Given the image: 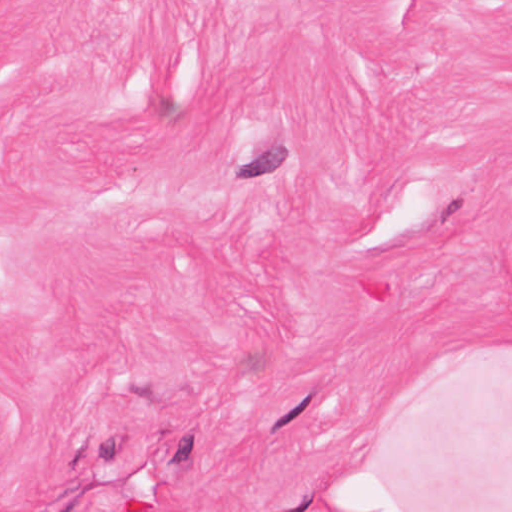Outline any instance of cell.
<instances>
[{
  "label": "cell",
  "mask_w": 512,
  "mask_h": 512,
  "mask_svg": "<svg viewBox=\"0 0 512 512\" xmlns=\"http://www.w3.org/2000/svg\"><path fill=\"white\" fill-rule=\"evenodd\" d=\"M290 155V150L284 145H275L261 153L251 162L240 166L236 170L238 179H256L269 174L278 169Z\"/></svg>",
  "instance_id": "1"
},
{
  "label": "cell",
  "mask_w": 512,
  "mask_h": 512,
  "mask_svg": "<svg viewBox=\"0 0 512 512\" xmlns=\"http://www.w3.org/2000/svg\"><path fill=\"white\" fill-rule=\"evenodd\" d=\"M316 394H317V390L316 389L312 390L295 407H293L286 414H284L283 416H281L280 418H278L274 422V424L272 425V427H271V430H270L271 434L276 433L279 429H281L282 427L286 426L291 421H293L294 419H296L300 414H302L305 411V409L309 406V404L311 403L312 399L314 398V396Z\"/></svg>",
  "instance_id": "2"
},
{
  "label": "cell",
  "mask_w": 512,
  "mask_h": 512,
  "mask_svg": "<svg viewBox=\"0 0 512 512\" xmlns=\"http://www.w3.org/2000/svg\"><path fill=\"white\" fill-rule=\"evenodd\" d=\"M268 365V357L262 351L247 353L240 361V367L244 374L257 375L262 372Z\"/></svg>",
  "instance_id": "3"
},
{
  "label": "cell",
  "mask_w": 512,
  "mask_h": 512,
  "mask_svg": "<svg viewBox=\"0 0 512 512\" xmlns=\"http://www.w3.org/2000/svg\"><path fill=\"white\" fill-rule=\"evenodd\" d=\"M193 448H194V435L193 434L184 435L180 439L177 450L172 459L169 461V464H179L181 462L186 461L190 457Z\"/></svg>",
  "instance_id": "4"
},
{
  "label": "cell",
  "mask_w": 512,
  "mask_h": 512,
  "mask_svg": "<svg viewBox=\"0 0 512 512\" xmlns=\"http://www.w3.org/2000/svg\"><path fill=\"white\" fill-rule=\"evenodd\" d=\"M179 105L170 98H162L159 102L158 112L162 117L170 118L176 115L179 112Z\"/></svg>",
  "instance_id": "5"
},
{
  "label": "cell",
  "mask_w": 512,
  "mask_h": 512,
  "mask_svg": "<svg viewBox=\"0 0 512 512\" xmlns=\"http://www.w3.org/2000/svg\"><path fill=\"white\" fill-rule=\"evenodd\" d=\"M99 457L104 460H112L116 454V443L114 438H109L99 446Z\"/></svg>",
  "instance_id": "6"
},
{
  "label": "cell",
  "mask_w": 512,
  "mask_h": 512,
  "mask_svg": "<svg viewBox=\"0 0 512 512\" xmlns=\"http://www.w3.org/2000/svg\"><path fill=\"white\" fill-rule=\"evenodd\" d=\"M130 391L142 397V398H145L147 400H153L154 396H153V392L151 390V387L149 385H145V386H137V385H132L130 387Z\"/></svg>",
  "instance_id": "7"
},
{
  "label": "cell",
  "mask_w": 512,
  "mask_h": 512,
  "mask_svg": "<svg viewBox=\"0 0 512 512\" xmlns=\"http://www.w3.org/2000/svg\"><path fill=\"white\" fill-rule=\"evenodd\" d=\"M462 204H463V199H462V198H459V199H455V201H452V202H451V203H450V204L446 207V209H444V211H443V213H442V215H441V221H442V222H444L448 217H450V216H451L452 214H454L457 210H459V209L461 208Z\"/></svg>",
  "instance_id": "8"
},
{
  "label": "cell",
  "mask_w": 512,
  "mask_h": 512,
  "mask_svg": "<svg viewBox=\"0 0 512 512\" xmlns=\"http://www.w3.org/2000/svg\"><path fill=\"white\" fill-rule=\"evenodd\" d=\"M313 498H314V494H311V495H309V496H305V497L303 498V500L301 501V503H300L297 507H295V508H293V509H291V510H293V511L299 512L306 510V509L310 506V504H311L312 501H313Z\"/></svg>",
  "instance_id": "9"
}]
</instances>
